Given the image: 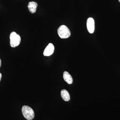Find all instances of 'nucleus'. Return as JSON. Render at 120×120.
<instances>
[{"label": "nucleus", "mask_w": 120, "mask_h": 120, "mask_svg": "<svg viewBox=\"0 0 120 120\" xmlns=\"http://www.w3.org/2000/svg\"><path fill=\"white\" fill-rule=\"evenodd\" d=\"M22 112L24 117L27 120H31L34 118V112L33 110L29 106H23L22 108Z\"/></svg>", "instance_id": "f257e3e1"}, {"label": "nucleus", "mask_w": 120, "mask_h": 120, "mask_svg": "<svg viewBox=\"0 0 120 120\" xmlns=\"http://www.w3.org/2000/svg\"><path fill=\"white\" fill-rule=\"evenodd\" d=\"M59 37L61 38H67L70 37L71 32L69 28L64 25L60 26L57 30Z\"/></svg>", "instance_id": "f03ea898"}, {"label": "nucleus", "mask_w": 120, "mask_h": 120, "mask_svg": "<svg viewBox=\"0 0 120 120\" xmlns=\"http://www.w3.org/2000/svg\"><path fill=\"white\" fill-rule=\"evenodd\" d=\"M10 45L11 47H15L19 45L21 42V38L15 32H12L10 35Z\"/></svg>", "instance_id": "7ed1b4c3"}, {"label": "nucleus", "mask_w": 120, "mask_h": 120, "mask_svg": "<svg viewBox=\"0 0 120 120\" xmlns=\"http://www.w3.org/2000/svg\"><path fill=\"white\" fill-rule=\"evenodd\" d=\"M87 28L88 32L90 34H92L94 31L95 23L94 20L93 18L90 17L88 18L87 21Z\"/></svg>", "instance_id": "20e7f679"}, {"label": "nucleus", "mask_w": 120, "mask_h": 120, "mask_svg": "<svg viewBox=\"0 0 120 120\" xmlns=\"http://www.w3.org/2000/svg\"><path fill=\"white\" fill-rule=\"evenodd\" d=\"M54 47L52 43H50L46 47L43 52V55L45 56H49L53 53Z\"/></svg>", "instance_id": "39448f33"}, {"label": "nucleus", "mask_w": 120, "mask_h": 120, "mask_svg": "<svg viewBox=\"0 0 120 120\" xmlns=\"http://www.w3.org/2000/svg\"><path fill=\"white\" fill-rule=\"evenodd\" d=\"M38 6V5L37 3L32 1L28 3L27 7H28V9L30 12L32 13H34L36 12Z\"/></svg>", "instance_id": "423d86ee"}, {"label": "nucleus", "mask_w": 120, "mask_h": 120, "mask_svg": "<svg viewBox=\"0 0 120 120\" xmlns=\"http://www.w3.org/2000/svg\"><path fill=\"white\" fill-rule=\"evenodd\" d=\"M63 77L65 81L68 84H71L73 82L72 77L68 72L64 71V72Z\"/></svg>", "instance_id": "0eeeda50"}, {"label": "nucleus", "mask_w": 120, "mask_h": 120, "mask_svg": "<svg viewBox=\"0 0 120 120\" xmlns=\"http://www.w3.org/2000/svg\"><path fill=\"white\" fill-rule=\"evenodd\" d=\"M61 95L64 101H68L70 100V97L68 92L65 90H63L61 92Z\"/></svg>", "instance_id": "6e6552de"}, {"label": "nucleus", "mask_w": 120, "mask_h": 120, "mask_svg": "<svg viewBox=\"0 0 120 120\" xmlns=\"http://www.w3.org/2000/svg\"><path fill=\"white\" fill-rule=\"evenodd\" d=\"M1 77H2V75L1 73H0V81L1 79Z\"/></svg>", "instance_id": "1a4fd4ad"}, {"label": "nucleus", "mask_w": 120, "mask_h": 120, "mask_svg": "<svg viewBox=\"0 0 120 120\" xmlns=\"http://www.w3.org/2000/svg\"><path fill=\"white\" fill-rule=\"evenodd\" d=\"M1 60L0 59V68L1 66Z\"/></svg>", "instance_id": "9d476101"}, {"label": "nucleus", "mask_w": 120, "mask_h": 120, "mask_svg": "<svg viewBox=\"0 0 120 120\" xmlns=\"http://www.w3.org/2000/svg\"><path fill=\"white\" fill-rule=\"evenodd\" d=\"M119 0V2H120V0Z\"/></svg>", "instance_id": "9b49d317"}]
</instances>
